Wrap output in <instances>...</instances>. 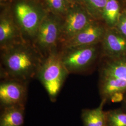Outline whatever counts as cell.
Returning <instances> with one entry per match:
<instances>
[{
  "instance_id": "obj_1",
  "label": "cell",
  "mask_w": 126,
  "mask_h": 126,
  "mask_svg": "<svg viewBox=\"0 0 126 126\" xmlns=\"http://www.w3.org/2000/svg\"><path fill=\"white\" fill-rule=\"evenodd\" d=\"M44 57L29 41L1 50L0 77L28 83L36 77Z\"/></svg>"
},
{
  "instance_id": "obj_2",
  "label": "cell",
  "mask_w": 126,
  "mask_h": 126,
  "mask_svg": "<svg viewBox=\"0 0 126 126\" xmlns=\"http://www.w3.org/2000/svg\"><path fill=\"white\" fill-rule=\"evenodd\" d=\"M99 74L101 99L113 102L122 100L126 94V57L107 59Z\"/></svg>"
},
{
  "instance_id": "obj_3",
  "label": "cell",
  "mask_w": 126,
  "mask_h": 126,
  "mask_svg": "<svg viewBox=\"0 0 126 126\" xmlns=\"http://www.w3.org/2000/svg\"><path fill=\"white\" fill-rule=\"evenodd\" d=\"M69 74L62 62L60 52L55 51L44 59L36 77L45 87L51 101L57 100Z\"/></svg>"
},
{
  "instance_id": "obj_4",
  "label": "cell",
  "mask_w": 126,
  "mask_h": 126,
  "mask_svg": "<svg viewBox=\"0 0 126 126\" xmlns=\"http://www.w3.org/2000/svg\"><path fill=\"white\" fill-rule=\"evenodd\" d=\"M63 18L48 11L32 43L44 58L59 44Z\"/></svg>"
},
{
  "instance_id": "obj_5",
  "label": "cell",
  "mask_w": 126,
  "mask_h": 126,
  "mask_svg": "<svg viewBox=\"0 0 126 126\" xmlns=\"http://www.w3.org/2000/svg\"><path fill=\"white\" fill-rule=\"evenodd\" d=\"M47 13V10L27 0H20L15 4L14 16L26 40L32 42Z\"/></svg>"
},
{
  "instance_id": "obj_6",
  "label": "cell",
  "mask_w": 126,
  "mask_h": 126,
  "mask_svg": "<svg viewBox=\"0 0 126 126\" xmlns=\"http://www.w3.org/2000/svg\"><path fill=\"white\" fill-rule=\"evenodd\" d=\"M97 45L62 49L61 59L69 73L83 72L90 67L98 55Z\"/></svg>"
},
{
  "instance_id": "obj_7",
  "label": "cell",
  "mask_w": 126,
  "mask_h": 126,
  "mask_svg": "<svg viewBox=\"0 0 126 126\" xmlns=\"http://www.w3.org/2000/svg\"><path fill=\"white\" fill-rule=\"evenodd\" d=\"M94 20L83 5L70 7L63 18L59 44L70 40Z\"/></svg>"
},
{
  "instance_id": "obj_8",
  "label": "cell",
  "mask_w": 126,
  "mask_h": 126,
  "mask_svg": "<svg viewBox=\"0 0 126 126\" xmlns=\"http://www.w3.org/2000/svg\"><path fill=\"white\" fill-rule=\"evenodd\" d=\"M27 82L14 79H2L0 84V105L5 107L25 106L27 99Z\"/></svg>"
},
{
  "instance_id": "obj_9",
  "label": "cell",
  "mask_w": 126,
  "mask_h": 126,
  "mask_svg": "<svg viewBox=\"0 0 126 126\" xmlns=\"http://www.w3.org/2000/svg\"><path fill=\"white\" fill-rule=\"evenodd\" d=\"M107 28L101 20H94L75 36L61 45L62 49L101 43Z\"/></svg>"
},
{
  "instance_id": "obj_10",
  "label": "cell",
  "mask_w": 126,
  "mask_h": 126,
  "mask_svg": "<svg viewBox=\"0 0 126 126\" xmlns=\"http://www.w3.org/2000/svg\"><path fill=\"white\" fill-rule=\"evenodd\" d=\"M26 40L14 17L9 11H4L0 17V50ZM30 42V41H29Z\"/></svg>"
},
{
  "instance_id": "obj_11",
  "label": "cell",
  "mask_w": 126,
  "mask_h": 126,
  "mask_svg": "<svg viewBox=\"0 0 126 126\" xmlns=\"http://www.w3.org/2000/svg\"><path fill=\"white\" fill-rule=\"evenodd\" d=\"M100 44L102 55L107 59L126 57V38L115 28H107Z\"/></svg>"
},
{
  "instance_id": "obj_12",
  "label": "cell",
  "mask_w": 126,
  "mask_h": 126,
  "mask_svg": "<svg viewBox=\"0 0 126 126\" xmlns=\"http://www.w3.org/2000/svg\"><path fill=\"white\" fill-rule=\"evenodd\" d=\"M1 109L0 126H23L25 106H10Z\"/></svg>"
},
{
  "instance_id": "obj_13",
  "label": "cell",
  "mask_w": 126,
  "mask_h": 126,
  "mask_svg": "<svg viewBox=\"0 0 126 126\" xmlns=\"http://www.w3.org/2000/svg\"><path fill=\"white\" fill-rule=\"evenodd\" d=\"M106 103L105 100H101L97 108L82 110L81 117L83 126H107V111L103 110Z\"/></svg>"
},
{
  "instance_id": "obj_14",
  "label": "cell",
  "mask_w": 126,
  "mask_h": 126,
  "mask_svg": "<svg viewBox=\"0 0 126 126\" xmlns=\"http://www.w3.org/2000/svg\"><path fill=\"white\" fill-rule=\"evenodd\" d=\"M119 0H108L102 12L101 21L108 28H114L122 13Z\"/></svg>"
},
{
  "instance_id": "obj_15",
  "label": "cell",
  "mask_w": 126,
  "mask_h": 126,
  "mask_svg": "<svg viewBox=\"0 0 126 126\" xmlns=\"http://www.w3.org/2000/svg\"><path fill=\"white\" fill-rule=\"evenodd\" d=\"M108 0H83L82 5L95 20H101L104 9Z\"/></svg>"
},
{
  "instance_id": "obj_16",
  "label": "cell",
  "mask_w": 126,
  "mask_h": 126,
  "mask_svg": "<svg viewBox=\"0 0 126 126\" xmlns=\"http://www.w3.org/2000/svg\"><path fill=\"white\" fill-rule=\"evenodd\" d=\"M48 12L63 18L70 6L67 0H45Z\"/></svg>"
},
{
  "instance_id": "obj_17",
  "label": "cell",
  "mask_w": 126,
  "mask_h": 126,
  "mask_svg": "<svg viewBox=\"0 0 126 126\" xmlns=\"http://www.w3.org/2000/svg\"><path fill=\"white\" fill-rule=\"evenodd\" d=\"M107 126H126V112L122 108L107 111Z\"/></svg>"
},
{
  "instance_id": "obj_18",
  "label": "cell",
  "mask_w": 126,
  "mask_h": 126,
  "mask_svg": "<svg viewBox=\"0 0 126 126\" xmlns=\"http://www.w3.org/2000/svg\"><path fill=\"white\" fill-rule=\"evenodd\" d=\"M123 36L126 38V10L122 9V13L114 28Z\"/></svg>"
},
{
  "instance_id": "obj_19",
  "label": "cell",
  "mask_w": 126,
  "mask_h": 126,
  "mask_svg": "<svg viewBox=\"0 0 126 126\" xmlns=\"http://www.w3.org/2000/svg\"><path fill=\"white\" fill-rule=\"evenodd\" d=\"M70 7L77 4H82L83 0H67Z\"/></svg>"
},
{
  "instance_id": "obj_20",
  "label": "cell",
  "mask_w": 126,
  "mask_h": 126,
  "mask_svg": "<svg viewBox=\"0 0 126 126\" xmlns=\"http://www.w3.org/2000/svg\"><path fill=\"white\" fill-rule=\"evenodd\" d=\"M122 100H123V102H122V108L126 112V94L124 95Z\"/></svg>"
},
{
  "instance_id": "obj_21",
  "label": "cell",
  "mask_w": 126,
  "mask_h": 126,
  "mask_svg": "<svg viewBox=\"0 0 126 126\" xmlns=\"http://www.w3.org/2000/svg\"><path fill=\"white\" fill-rule=\"evenodd\" d=\"M1 1H3V0H4V1H5V0H0Z\"/></svg>"
}]
</instances>
